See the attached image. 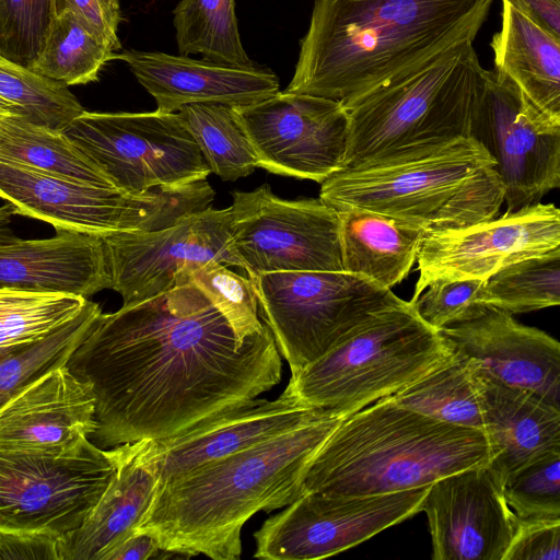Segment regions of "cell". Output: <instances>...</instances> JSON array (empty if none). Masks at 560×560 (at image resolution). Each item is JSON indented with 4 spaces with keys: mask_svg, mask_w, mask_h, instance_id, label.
I'll return each instance as SVG.
<instances>
[{
    "mask_svg": "<svg viewBox=\"0 0 560 560\" xmlns=\"http://www.w3.org/2000/svg\"><path fill=\"white\" fill-rule=\"evenodd\" d=\"M66 366L94 394L102 448L180 435L281 381L268 326L241 345L191 284L102 313Z\"/></svg>",
    "mask_w": 560,
    "mask_h": 560,
    "instance_id": "obj_1",
    "label": "cell"
},
{
    "mask_svg": "<svg viewBox=\"0 0 560 560\" xmlns=\"http://www.w3.org/2000/svg\"><path fill=\"white\" fill-rule=\"evenodd\" d=\"M493 0H315L285 92L348 107L475 40Z\"/></svg>",
    "mask_w": 560,
    "mask_h": 560,
    "instance_id": "obj_2",
    "label": "cell"
},
{
    "mask_svg": "<svg viewBox=\"0 0 560 560\" xmlns=\"http://www.w3.org/2000/svg\"><path fill=\"white\" fill-rule=\"evenodd\" d=\"M345 417L325 410L280 435L159 482L137 529L152 534L176 558L240 559L244 524L304 493L310 462Z\"/></svg>",
    "mask_w": 560,
    "mask_h": 560,
    "instance_id": "obj_3",
    "label": "cell"
},
{
    "mask_svg": "<svg viewBox=\"0 0 560 560\" xmlns=\"http://www.w3.org/2000/svg\"><path fill=\"white\" fill-rule=\"evenodd\" d=\"M491 456L482 430L432 419L388 396L342 419L310 462L303 488L336 495L419 489Z\"/></svg>",
    "mask_w": 560,
    "mask_h": 560,
    "instance_id": "obj_4",
    "label": "cell"
},
{
    "mask_svg": "<svg viewBox=\"0 0 560 560\" xmlns=\"http://www.w3.org/2000/svg\"><path fill=\"white\" fill-rule=\"evenodd\" d=\"M320 184L319 198L336 210L378 212L424 233L493 219L504 202L495 161L471 137L405 160L343 168Z\"/></svg>",
    "mask_w": 560,
    "mask_h": 560,
    "instance_id": "obj_5",
    "label": "cell"
},
{
    "mask_svg": "<svg viewBox=\"0 0 560 560\" xmlns=\"http://www.w3.org/2000/svg\"><path fill=\"white\" fill-rule=\"evenodd\" d=\"M487 73L472 42L463 43L357 100L346 107L345 168L405 160L471 137Z\"/></svg>",
    "mask_w": 560,
    "mask_h": 560,
    "instance_id": "obj_6",
    "label": "cell"
},
{
    "mask_svg": "<svg viewBox=\"0 0 560 560\" xmlns=\"http://www.w3.org/2000/svg\"><path fill=\"white\" fill-rule=\"evenodd\" d=\"M453 357L409 301L372 313L339 343L291 376L284 394L349 416L392 396Z\"/></svg>",
    "mask_w": 560,
    "mask_h": 560,
    "instance_id": "obj_7",
    "label": "cell"
},
{
    "mask_svg": "<svg viewBox=\"0 0 560 560\" xmlns=\"http://www.w3.org/2000/svg\"><path fill=\"white\" fill-rule=\"evenodd\" d=\"M249 279L291 376L372 313L401 300L392 290L345 271H277Z\"/></svg>",
    "mask_w": 560,
    "mask_h": 560,
    "instance_id": "obj_8",
    "label": "cell"
},
{
    "mask_svg": "<svg viewBox=\"0 0 560 560\" xmlns=\"http://www.w3.org/2000/svg\"><path fill=\"white\" fill-rule=\"evenodd\" d=\"M115 468L113 448L88 438L65 453L0 448V529L58 536L77 529Z\"/></svg>",
    "mask_w": 560,
    "mask_h": 560,
    "instance_id": "obj_9",
    "label": "cell"
},
{
    "mask_svg": "<svg viewBox=\"0 0 560 560\" xmlns=\"http://www.w3.org/2000/svg\"><path fill=\"white\" fill-rule=\"evenodd\" d=\"M61 131L130 195L188 185L210 174L177 113L84 110Z\"/></svg>",
    "mask_w": 560,
    "mask_h": 560,
    "instance_id": "obj_10",
    "label": "cell"
},
{
    "mask_svg": "<svg viewBox=\"0 0 560 560\" xmlns=\"http://www.w3.org/2000/svg\"><path fill=\"white\" fill-rule=\"evenodd\" d=\"M232 196V249L249 278L277 271H343L338 212L320 198L285 200L268 185Z\"/></svg>",
    "mask_w": 560,
    "mask_h": 560,
    "instance_id": "obj_11",
    "label": "cell"
},
{
    "mask_svg": "<svg viewBox=\"0 0 560 560\" xmlns=\"http://www.w3.org/2000/svg\"><path fill=\"white\" fill-rule=\"evenodd\" d=\"M429 486L374 495L304 491L255 532V558L312 560L354 547L421 512Z\"/></svg>",
    "mask_w": 560,
    "mask_h": 560,
    "instance_id": "obj_12",
    "label": "cell"
},
{
    "mask_svg": "<svg viewBox=\"0 0 560 560\" xmlns=\"http://www.w3.org/2000/svg\"><path fill=\"white\" fill-rule=\"evenodd\" d=\"M471 138L495 161L508 212L539 203L560 186V117L495 70L487 73Z\"/></svg>",
    "mask_w": 560,
    "mask_h": 560,
    "instance_id": "obj_13",
    "label": "cell"
},
{
    "mask_svg": "<svg viewBox=\"0 0 560 560\" xmlns=\"http://www.w3.org/2000/svg\"><path fill=\"white\" fill-rule=\"evenodd\" d=\"M231 110L257 167L317 183L345 168L350 129L340 102L284 91Z\"/></svg>",
    "mask_w": 560,
    "mask_h": 560,
    "instance_id": "obj_14",
    "label": "cell"
},
{
    "mask_svg": "<svg viewBox=\"0 0 560 560\" xmlns=\"http://www.w3.org/2000/svg\"><path fill=\"white\" fill-rule=\"evenodd\" d=\"M110 289L128 305L176 287L186 267L215 260L241 264L232 249L230 208L186 213L174 223L150 232H120L102 237Z\"/></svg>",
    "mask_w": 560,
    "mask_h": 560,
    "instance_id": "obj_15",
    "label": "cell"
},
{
    "mask_svg": "<svg viewBox=\"0 0 560 560\" xmlns=\"http://www.w3.org/2000/svg\"><path fill=\"white\" fill-rule=\"evenodd\" d=\"M560 247V211L536 203L462 229L425 233L417 261L415 302L439 280L488 279L518 260Z\"/></svg>",
    "mask_w": 560,
    "mask_h": 560,
    "instance_id": "obj_16",
    "label": "cell"
},
{
    "mask_svg": "<svg viewBox=\"0 0 560 560\" xmlns=\"http://www.w3.org/2000/svg\"><path fill=\"white\" fill-rule=\"evenodd\" d=\"M421 512L428 518L433 560H503L520 524L489 464L430 485Z\"/></svg>",
    "mask_w": 560,
    "mask_h": 560,
    "instance_id": "obj_17",
    "label": "cell"
},
{
    "mask_svg": "<svg viewBox=\"0 0 560 560\" xmlns=\"http://www.w3.org/2000/svg\"><path fill=\"white\" fill-rule=\"evenodd\" d=\"M438 331L453 352L478 370L560 408V345L547 332L492 306L476 318Z\"/></svg>",
    "mask_w": 560,
    "mask_h": 560,
    "instance_id": "obj_18",
    "label": "cell"
},
{
    "mask_svg": "<svg viewBox=\"0 0 560 560\" xmlns=\"http://www.w3.org/2000/svg\"><path fill=\"white\" fill-rule=\"evenodd\" d=\"M115 59L128 65L163 113H177L191 104L244 106L279 92L278 77L266 68H238L159 51L125 50L115 52Z\"/></svg>",
    "mask_w": 560,
    "mask_h": 560,
    "instance_id": "obj_19",
    "label": "cell"
},
{
    "mask_svg": "<svg viewBox=\"0 0 560 560\" xmlns=\"http://www.w3.org/2000/svg\"><path fill=\"white\" fill-rule=\"evenodd\" d=\"M324 411L282 393L273 400L257 397L246 401L180 435L152 441L159 482L280 435Z\"/></svg>",
    "mask_w": 560,
    "mask_h": 560,
    "instance_id": "obj_20",
    "label": "cell"
},
{
    "mask_svg": "<svg viewBox=\"0 0 560 560\" xmlns=\"http://www.w3.org/2000/svg\"><path fill=\"white\" fill-rule=\"evenodd\" d=\"M91 387L56 368L0 408V448L65 453L96 428Z\"/></svg>",
    "mask_w": 560,
    "mask_h": 560,
    "instance_id": "obj_21",
    "label": "cell"
},
{
    "mask_svg": "<svg viewBox=\"0 0 560 560\" xmlns=\"http://www.w3.org/2000/svg\"><path fill=\"white\" fill-rule=\"evenodd\" d=\"M0 288L86 298L110 289L102 237L56 231L0 245Z\"/></svg>",
    "mask_w": 560,
    "mask_h": 560,
    "instance_id": "obj_22",
    "label": "cell"
},
{
    "mask_svg": "<svg viewBox=\"0 0 560 560\" xmlns=\"http://www.w3.org/2000/svg\"><path fill=\"white\" fill-rule=\"evenodd\" d=\"M472 366L482 431L492 454L489 466L503 483L544 454L560 450V408L534 392L502 383Z\"/></svg>",
    "mask_w": 560,
    "mask_h": 560,
    "instance_id": "obj_23",
    "label": "cell"
},
{
    "mask_svg": "<svg viewBox=\"0 0 560 560\" xmlns=\"http://www.w3.org/2000/svg\"><path fill=\"white\" fill-rule=\"evenodd\" d=\"M152 440L113 448L115 474L101 499L77 529L60 537L61 560H103L139 526L159 486Z\"/></svg>",
    "mask_w": 560,
    "mask_h": 560,
    "instance_id": "obj_24",
    "label": "cell"
},
{
    "mask_svg": "<svg viewBox=\"0 0 560 560\" xmlns=\"http://www.w3.org/2000/svg\"><path fill=\"white\" fill-rule=\"evenodd\" d=\"M342 270L392 290L409 273L425 233L405 221L378 212L337 210Z\"/></svg>",
    "mask_w": 560,
    "mask_h": 560,
    "instance_id": "obj_25",
    "label": "cell"
},
{
    "mask_svg": "<svg viewBox=\"0 0 560 560\" xmlns=\"http://www.w3.org/2000/svg\"><path fill=\"white\" fill-rule=\"evenodd\" d=\"M502 26L491 40L494 70L538 108L560 117V38L502 0Z\"/></svg>",
    "mask_w": 560,
    "mask_h": 560,
    "instance_id": "obj_26",
    "label": "cell"
},
{
    "mask_svg": "<svg viewBox=\"0 0 560 560\" xmlns=\"http://www.w3.org/2000/svg\"><path fill=\"white\" fill-rule=\"evenodd\" d=\"M0 159L94 185L116 187L61 130L22 115L0 116Z\"/></svg>",
    "mask_w": 560,
    "mask_h": 560,
    "instance_id": "obj_27",
    "label": "cell"
},
{
    "mask_svg": "<svg viewBox=\"0 0 560 560\" xmlns=\"http://www.w3.org/2000/svg\"><path fill=\"white\" fill-rule=\"evenodd\" d=\"M389 397L432 419L482 430L475 369L456 352L450 361Z\"/></svg>",
    "mask_w": 560,
    "mask_h": 560,
    "instance_id": "obj_28",
    "label": "cell"
},
{
    "mask_svg": "<svg viewBox=\"0 0 560 560\" xmlns=\"http://www.w3.org/2000/svg\"><path fill=\"white\" fill-rule=\"evenodd\" d=\"M177 47L183 56L238 68L253 67L241 40L234 0H180L174 9Z\"/></svg>",
    "mask_w": 560,
    "mask_h": 560,
    "instance_id": "obj_29",
    "label": "cell"
},
{
    "mask_svg": "<svg viewBox=\"0 0 560 560\" xmlns=\"http://www.w3.org/2000/svg\"><path fill=\"white\" fill-rule=\"evenodd\" d=\"M115 51L72 12L56 14L33 71L67 86L96 81Z\"/></svg>",
    "mask_w": 560,
    "mask_h": 560,
    "instance_id": "obj_30",
    "label": "cell"
},
{
    "mask_svg": "<svg viewBox=\"0 0 560 560\" xmlns=\"http://www.w3.org/2000/svg\"><path fill=\"white\" fill-rule=\"evenodd\" d=\"M100 305L86 301L82 311L42 339L0 359V408L49 371L63 366L89 335Z\"/></svg>",
    "mask_w": 560,
    "mask_h": 560,
    "instance_id": "obj_31",
    "label": "cell"
},
{
    "mask_svg": "<svg viewBox=\"0 0 560 560\" xmlns=\"http://www.w3.org/2000/svg\"><path fill=\"white\" fill-rule=\"evenodd\" d=\"M177 115L198 145L210 173L234 182L257 167L249 141L231 107L191 104L182 107Z\"/></svg>",
    "mask_w": 560,
    "mask_h": 560,
    "instance_id": "obj_32",
    "label": "cell"
},
{
    "mask_svg": "<svg viewBox=\"0 0 560 560\" xmlns=\"http://www.w3.org/2000/svg\"><path fill=\"white\" fill-rule=\"evenodd\" d=\"M86 301L72 294L0 288V359L72 319Z\"/></svg>",
    "mask_w": 560,
    "mask_h": 560,
    "instance_id": "obj_33",
    "label": "cell"
},
{
    "mask_svg": "<svg viewBox=\"0 0 560 560\" xmlns=\"http://www.w3.org/2000/svg\"><path fill=\"white\" fill-rule=\"evenodd\" d=\"M488 303L512 315L560 303V247L513 262L487 279Z\"/></svg>",
    "mask_w": 560,
    "mask_h": 560,
    "instance_id": "obj_34",
    "label": "cell"
},
{
    "mask_svg": "<svg viewBox=\"0 0 560 560\" xmlns=\"http://www.w3.org/2000/svg\"><path fill=\"white\" fill-rule=\"evenodd\" d=\"M0 97L28 120L62 130L85 109L67 85L11 61L0 52Z\"/></svg>",
    "mask_w": 560,
    "mask_h": 560,
    "instance_id": "obj_35",
    "label": "cell"
},
{
    "mask_svg": "<svg viewBox=\"0 0 560 560\" xmlns=\"http://www.w3.org/2000/svg\"><path fill=\"white\" fill-rule=\"evenodd\" d=\"M198 288L232 327L238 342L260 332L257 296L249 278H244L215 260L192 264L177 276L176 287Z\"/></svg>",
    "mask_w": 560,
    "mask_h": 560,
    "instance_id": "obj_36",
    "label": "cell"
},
{
    "mask_svg": "<svg viewBox=\"0 0 560 560\" xmlns=\"http://www.w3.org/2000/svg\"><path fill=\"white\" fill-rule=\"evenodd\" d=\"M503 493L520 520L560 518V450L544 454L509 476Z\"/></svg>",
    "mask_w": 560,
    "mask_h": 560,
    "instance_id": "obj_37",
    "label": "cell"
},
{
    "mask_svg": "<svg viewBox=\"0 0 560 560\" xmlns=\"http://www.w3.org/2000/svg\"><path fill=\"white\" fill-rule=\"evenodd\" d=\"M55 16V0H0V52L31 69Z\"/></svg>",
    "mask_w": 560,
    "mask_h": 560,
    "instance_id": "obj_38",
    "label": "cell"
},
{
    "mask_svg": "<svg viewBox=\"0 0 560 560\" xmlns=\"http://www.w3.org/2000/svg\"><path fill=\"white\" fill-rule=\"evenodd\" d=\"M486 283V279L434 281L410 303L424 323L440 330L476 318L490 307Z\"/></svg>",
    "mask_w": 560,
    "mask_h": 560,
    "instance_id": "obj_39",
    "label": "cell"
},
{
    "mask_svg": "<svg viewBox=\"0 0 560 560\" xmlns=\"http://www.w3.org/2000/svg\"><path fill=\"white\" fill-rule=\"evenodd\" d=\"M560 518L520 520L503 560H559Z\"/></svg>",
    "mask_w": 560,
    "mask_h": 560,
    "instance_id": "obj_40",
    "label": "cell"
},
{
    "mask_svg": "<svg viewBox=\"0 0 560 560\" xmlns=\"http://www.w3.org/2000/svg\"><path fill=\"white\" fill-rule=\"evenodd\" d=\"M62 11L72 12L115 52L120 49L117 35L120 22L119 0H55L56 14Z\"/></svg>",
    "mask_w": 560,
    "mask_h": 560,
    "instance_id": "obj_41",
    "label": "cell"
},
{
    "mask_svg": "<svg viewBox=\"0 0 560 560\" xmlns=\"http://www.w3.org/2000/svg\"><path fill=\"white\" fill-rule=\"evenodd\" d=\"M58 535L0 529V560H61Z\"/></svg>",
    "mask_w": 560,
    "mask_h": 560,
    "instance_id": "obj_42",
    "label": "cell"
},
{
    "mask_svg": "<svg viewBox=\"0 0 560 560\" xmlns=\"http://www.w3.org/2000/svg\"><path fill=\"white\" fill-rule=\"evenodd\" d=\"M148 559H165V551L152 534L140 529L133 530L103 557V560Z\"/></svg>",
    "mask_w": 560,
    "mask_h": 560,
    "instance_id": "obj_43",
    "label": "cell"
},
{
    "mask_svg": "<svg viewBox=\"0 0 560 560\" xmlns=\"http://www.w3.org/2000/svg\"><path fill=\"white\" fill-rule=\"evenodd\" d=\"M560 38V0H505Z\"/></svg>",
    "mask_w": 560,
    "mask_h": 560,
    "instance_id": "obj_44",
    "label": "cell"
},
{
    "mask_svg": "<svg viewBox=\"0 0 560 560\" xmlns=\"http://www.w3.org/2000/svg\"><path fill=\"white\" fill-rule=\"evenodd\" d=\"M10 115H22L24 116L21 108L15 106L14 104L3 100L0 97V116H10Z\"/></svg>",
    "mask_w": 560,
    "mask_h": 560,
    "instance_id": "obj_45",
    "label": "cell"
}]
</instances>
